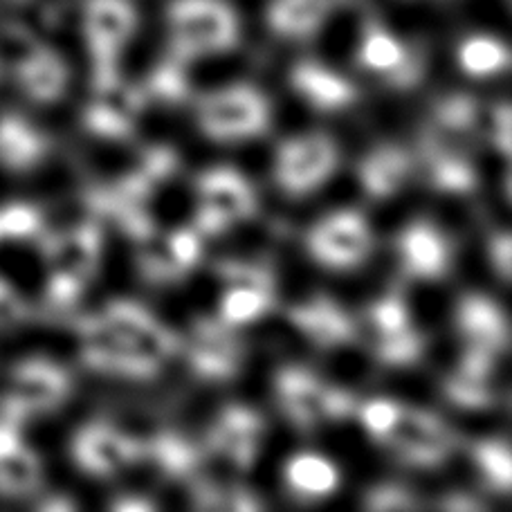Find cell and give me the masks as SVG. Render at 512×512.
<instances>
[{"label": "cell", "instance_id": "obj_5", "mask_svg": "<svg viewBox=\"0 0 512 512\" xmlns=\"http://www.w3.org/2000/svg\"><path fill=\"white\" fill-rule=\"evenodd\" d=\"M340 151L324 133H308L286 140L274 160V178L288 196L299 198L315 191L333 176Z\"/></svg>", "mask_w": 512, "mask_h": 512}, {"label": "cell", "instance_id": "obj_2", "mask_svg": "<svg viewBox=\"0 0 512 512\" xmlns=\"http://www.w3.org/2000/svg\"><path fill=\"white\" fill-rule=\"evenodd\" d=\"M137 30L131 0H86L84 34L93 61V88L102 90L117 79V59Z\"/></svg>", "mask_w": 512, "mask_h": 512}, {"label": "cell", "instance_id": "obj_20", "mask_svg": "<svg viewBox=\"0 0 512 512\" xmlns=\"http://www.w3.org/2000/svg\"><path fill=\"white\" fill-rule=\"evenodd\" d=\"M290 322L319 349L349 344L355 337V326L346 310L328 297H315L290 310Z\"/></svg>", "mask_w": 512, "mask_h": 512}, {"label": "cell", "instance_id": "obj_11", "mask_svg": "<svg viewBox=\"0 0 512 512\" xmlns=\"http://www.w3.org/2000/svg\"><path fill=\"white\" fill-rule=\"evenodd\" d=\"M358 61L364 70L376 72L398 88H411L423 77L425 63L414 50L380 25H369L360 41Z\"/></svg>", "mask_w": 512, "mask_h": 512}, {"label": "cell", "instance_id": "obj_14", "mask_svg": "<svg viewBox=\"0 0 512 512\" xmlns=\"http://www.w3.org/2000/svg\"><path fill=\"white\" fill-rule=\"evenodd\" d=\"M261 432L263 420L256 411L239 405L227 407L209 432V447L234 468L248 470L259 450Z\"/></svg>", "mask_w": 512, "mask_h": 512}, {"label": "cell", "instance_id": "obj_27", "mask_svg": "<svg viewBox=\"0 0 512 512\" xmlns=\"http://www.w3.org/2000/svg\"><path fill=\"white\" fill-rule=\"evenodd\" d=\"M144 459H151L164 477L169 479L194 477L200 465V454L196 447L176 432H162L153 436L144 445Z\"/></svg>", "mask_w": 512, "mask_h": 512}, {"label": "cell", "instance_id": "obj_9", "mask_svg": "<svg viewBox=\"0 0 512 512\" xmlns=\"http://www.w3.org/2000/svg\"><path fill=\"white\" fill-rule=\"evenodd\" d=\"M72 459L86 474L108 477L144 459V445L108 423H88L72 438Z\"/></svg>", "mask_w": 512, "mask_h": 512}, {"label": "cell", "instance_id": "obj_41", "mask_svg": "<svg viewBox=\"0 0 512 512\" xmlns=\"http://www.w3.org/2000/svg\"><path fill=\"white\" fill-rule=\"evenodd\" d=\"M221 277L227 281V286H243V288H256V290H268L272 292V277L268 270H263L261 265H248V263H223Z\"/></svg>", "mask_w": 512, "mask_h": 512}, {"label": "cell", "instance_id": "obj_38", "mask_svg": "<svg viewBox=\"0 0 512 512\" xmlns=\"http://www.w3.org/2000/svg\"><path fill=\"white\" fill-rule=\"evenodd\" d=\"M149 90L155 99H160V102H167V104L182 102L189 93L187 77L185 72H182V61L173 57L169 61H164L162 66L151 75Z\"/></svg>", "mask_w": 512, "mask_h": 512}, {"label": "cell", "instance_id": "obj_50", "mask_svg": "<svg viewBox=\"0 0 512 512\" xmlns=\"http://www.w3.org/2000/svg\"><path fill=\"white\" fill-rule=\"evenodd\" d=\"M12 3H27V0H12Z\"/></svg>", "mask_w": 512, "mask_h": 512}, {"label": "cell", "instance_id": "obj_32", "mask_svg": "<svg viewBox=\"0 0 512 512\" xmlns=\"http://www.w3.org/2000/svg\"><path fill=\"white\" fill-rule=\"evenodd\" d=\"M272 306V292L227 286L221 299V322L227 326H245L268 313Z\"/></svg>", "mask_w": 512, "mask_h": 512}, {"label": "cell", "instance_id": "obj_19", "mask_svg": "<svg viewBox=\"0 0 512 512\" xmlns=\"http://www.w3.org/2000/svg\"><path fill=\"white\" fill-rule=\"evenodd\" d=\"M456 324L474 349L499 355L508 346V322L497 301L486 295H468L456 308Z\"/></svg>", "mask_w": 512, "mask_h": 512}, {"label": "cell", "instance_id": "obj_29", "mask_svg": "<svg viewBox=\"0 0 512 512\" xmlns=\"http://www.w3.org/2000/svg\"><path fill=\"white\" fill-rule=\"evenodd\" d=\"M39 483L41 461L30 447L21 443L0 456V497H25L39 488Z\"/></svg>", "mask_w": 512, "mask_h": 512}, {"label": "cell", "instance_id": "obj_26", "mask_svg": "<svg viewBox=\"0 0 512 512\" xmlns=\"http://www.w3.org/2000/svg\"><path fill=\"white\" fill-rule=\"evenodd\" d=\"M286 486L299 499H324L340 486V470L333 461L315 452H299L290 456L283 470Z\"/></svg>", "mask_w": 512, "mask_h": 512}, {"label": "cell", "instance_id": "obj_7", "mask_svg": "<svg viewBox=\"0 0 512 512\" xmlns=\"http://www.w3.org/2000/svg\"><path fill=\"white\" fill-rule=\"evenodd\" d=\"M402 461L418 468H436L452 452V434L441 418L429 411L402 407L398 423L384 438Z\"/></svg>", "mask_w": 512, "mask_h": 512}, {"label": "cell", "instance_id": "obj_16", "mask_svg": "<svg viewBox=\"0 0 512 512\" xmlns=\"http://www.w3.org/2000/svg\"><path fill=\"white\" fill-rule=\"evenodd\" d=\"M200 207L212 209L230 225L256 212V196L248 180L232 167H214L196 180Z\"/></svg>", "mask_w": 512, "mask_h": 512}, {"label": "cell", "instance_id": "obj_17", "mask_svg": "<svg viewBox=\"0 0 512 512\" xmlns=\"http://www.w3.org/2000/svg\"><path fill=\"white\" fill-rule=\"evenodd\" d=\"M400 263L409 277L420 281H438L450 270V245L432 223H411L398 239Z\"/></svg>", "mask_w": 512, "mask_h": 512}, {"label": "cell", "instance_id": "obj_13", "mask_svg": "<svg viewBox=\"0 0 512 512\" xmlns=\"http://www.w3.org/2000/svg\"><path fill=\"white\" fill-rule=\"evenodd\" d=\"M144 104L146 95L142 90L128 86L117 77L113 84L95 90L93 104L86 108V128L106 140H124L133 133Z\"/></svg>", "mask_w": 512, "mask_h": 512}, {"label": "cell", "instance_id": "obj_22", "mask_svg": "<svg viewBox=\"0 0 512 512\" xmlns=\"http://www.w3.org/2000/svg\"><path fill=\"white\" fill-rule=\"evenodd\" d=\"M414 171L416 164L407 151L393 144H382L360 162L358 176L364 194L384 200L396 196Z\"/></svg>", "mask_w": 512, "mask_h": 512}, {"label": "cell", "instance_id": "obj_18", "mask_svg": "<svg viewBox=\"0 0 512 512\" xmlns=\"http://www.w3.org/2000/svg\"><path fill=\"white\" fill-rule=\"evenodd\" d=\"M497 369V355L483 349L470 346L468 353L463 355L450 378L445 382V393L454 405L465 409H486L495 400V389H492V378Z\"/></svg>", "mask_w": 512, "mask_h": 512}, {"label": "cell", "instance_id": "obj_51", "mask_svg": "<svg viewBox=\"0 0 512 512\" xmlns=\"http://www.w3.org/2000/svg\"><path fill=\"white\" fill-rule=\"evenodd\" d=\"M0 241H3V234H0Z\"/></svg>", "mask_w": 512, "mask_h": 512}, {"label": "cell", "instance_id": "obj_40", "mask_svg": "<svg viewBox=\"0 0 512 512\" xmlns=\"http://www.w3.org/2000/svg\"><path fill=\"white\" fill-rule=\"evenodd\" d=\"M164 245H167L169 259L173 263V268H176L178 277L187 274L200 259V239L194 230H189V227H182V230L164 236Z\"/></svg>", "mask_w": 512, "mask_h": 512}, {"label": "cell", "instance_id": "obj_42", "mask_svg": "<svg viewBox=\"0 0 512 512\" xmlns=\"http://www.w3.org/2000/svg\"><path fill=\"white\" fill-rule=\"evenodd\" d=\"M364 506L369 510H407L416 508V499L411 497V492L398 486H380L367 492V499H364Z\"/></svg>", "mask_w": 512, "mask_h": 512}, {"label": "cell", "instance_id": "obj_21", "mask_svg": "<svg viewBox=\"0 0 512 512\" xmlns=\"http://www.w3.org/2000/svg\"><path fill=\"white\" fill-rule=\"evenodd\" d=\"M290 84L317 111H342L358 97L349 79L315 61L297 63L290 72Z\"/></svg>", "mask_w": 512, "mask_h": 512}, {"label": "cell", "instance_id": "obj_47", "mask_svg": "<svg viewBox=\"0 0 512 512\" xmlns=\"http://www.w3.org/2000/svg\"><path fill=\"white\" fill-rule=\"evenodd\" d=\"M155 508L149 499H142V497H124V499H117L113 504V510H120V512H146Z\"/></svg>", "mask_w": 512, "mask_h": 512}, {"label": "cell", "instance_id": "obj_30", "mask_svg": "<svg viewBox=\"0 0 512 512\" xmlns=\"http://www.w3.org/2000/svg\"><path fill=\"white\" fill-rule=\"evenodd\" d=\"M510 54L504 41L495 36H470L459 48V66L470 77H492L508 68Z\"/></svg>", "mask_w": 512, "mask_h": 512}, {"label": "cell", "instance_id": "obj_39", "mask_svg": "<svg viewBox=\"0 0 512 512\" xmlns=\"http://www.w3.org/2000/svg\"><path fill=\"white\" fill-rule=\"evenodd\" d=\"M400 411L402 407L396 400L373 398L360 407V423L376 441L384 443V438L389 436L393 425L398 423Z\"/></svg>", "mask_w": 512, "mask_h": 512}, {"label": "cell", "instance_id": "obj_45", "mask_svg": "<svg viewBox=\"0 0 512 512\" xmlns=\"http://www.w3.org/2000/svg\"><path fill=\"white\" fill-rule=\"evenodd\" d=\"M490 135L497 149L508 155L510 153V108L508 104L497 106L490 117Z\"/></svg>", "mask_w": 512, "mask_h": 512}, {"label": "cell", "instance_id": "obj_49", "mask_svg": "<svg viewBox=\"0 0 512 512\" xmlns=\"http://www.w3.org/2000/svg\"><path fill=\"white\" fill-rule=\"evenodd\" d=\"M41 508L43 510H72L75 506H72L66 499H54V501H45Z\"/></svg>", "mask_w": 512, "mask_h": 512}, {"label": "cell", "instance_id": "obj_15", "mask_svg": "<svg viewBox=\"0 0 512 512\" xmlns=\"http://www.w3.org/2000/svg\"><path fill=\"white\" fill-rule=\"evenodd\" d=\"M102 232L95 223H84L63 234H50L43 241V254L52 272L88 281L99 263Z\"/></svg>", "mask_w": 512, "mask_h": 512}, {"label": "cell", "instance_id": "obj_35", "mask_svg": "<svg viewBox=\"0 0 512 512\" xmlns=\"http://www.w3.org/2000/svg\"><path fill=\"white\" fill-rule=\"evenodd\" d=\"M373 349L378 360L389 367H407L423 355V337L414 331V326L400 333L373 335Z\"/></svg>", "mask_w": 512, "mask_h": 512}, {"label": "cell", "instance_id": "obj_34", "mask_svg": "<svg viewBox=\"0 0 512 512\" xmlns=\"http://www.w3.org/2000/svg\"><path fill=\"white\" fill-rule=\"evenodd\" d=\"M474 461H477L483 477L501 495L510 490L512 479V465H510V450L504 441L499 438H486L477 447H474Z\"/></svg>", "mask_w": 512, "mask_h": 512}, {"label": "cell", "instance_id": "obj_25", "mask_svg": "<svg viewBox=\"0 0 512 512\" xmlns=\"http://www.w3.org/2000/svg\"><path fill=\"white\" fill-rule=\"evenodd\" d=\"M333 9V0H270L268 25L283 39H308L317 34Z\"/></svg>", "mask_w": 512, "mask_h": 512}, {"label": "cell", "instance_id": "obj_4", "mask_svg": "<svg viewBox=\"0 0 512 512\" xmlns=\"http://www.w3.org/2000/svg\"><path fill=\"white\" fill-rule=\"evenodd\" d=\"M198 126L218 142L248 140L268 131L270 104L252 86H232L200 99Z\"/></svg>", "mask_w": 512, "mask_h": 512}, {"label": "cell", "instance_id": "obj_1", "mask_svg": "<svg viewBox=\"0 0 512 512\" xmlns=\"http://www.w3.org/2000/svg\"><path fill=\"white\" fill-rule=\"evenodd\" d=\"M169 30L173 59L182 63L227 52L239 43V18L225 0H173Z\"/></svg>", "mask_w": 512, "mask_h": 512}, {"label": "cell", "instance_id": "obj_36", "mask_svg": "<svg viewBox=\"0 0 512 512\" xmlns=\"http://www.w3.org/2000/svg\"><path fill=\"white\" fill-rule=\"evenodd\" d=\"M41 212L27 203H9L0 209V234L3 239H30L41 232Z\"/></svg>", "mask_w": 512, "mask_h": 512}, {"label": "cell", "instance_id": "obj_37", "mask_svg": "<svg viewBox=\"0 0 512 512\" xmlns=\"http://www.w3.org/2000/svg\"><path fill=\"white\" fill-rule=\"evenodd\" d=\"M369 324H371V335H389V333L407 331V328H411L409 308L405 301L396 295L382 297L369 310Z\"/></svg>", "mask_w": 512, "mask_h": 512}, {"label": "cell", "instance_id": "obj_28", "mask_svg": "<svg viewBox=\"0 0 512 512\" xmlns=\"http://www.w3.org/2000/svg\"><path fill=\"white\" fill-rule=\"evenodd\" d=\"M79 337L81 346H84V362L93 371H104V373H115V364L124 344L120 337H117L111 326L104 322L102 315L86 317L79 322Z\"/></svg>", "mask_w": 512, "mask_h": 512}, {"label": "cell", "instance_id": "obj_44", "mask_svg": "<svg viewBox=\"0 0 512 512\" xmlns=\"http://www.w3.org/2000/svg\"><path fill=\"white\" fill-rule=\"evenodd\" d=\"M84 290V281L66 277V274H57L52 272L50 277V286H48V295L57 306H70L75 304L77 297Z\"/></svg>", "mask_w": 512, "mask_h": 512}, {"label": "cell", "instance_id": "obj_10", "mask_svg": "<svg viewBox=\"0 0 512 512\" xmlns=\"http://www.w3.org/2000/svg\"><path fill=\"white\" fill-rule=\"evenodd\" d=\"M187 358L200 378L221 382L236 376L243 360V346L232 326L214 319H198L189 337Z\"/></svg>", "mask_w": 512, "mask_h": 512}, {"label": "cell", "instance_id": "obj_23", "mask_svg": "<svg viewBox=\"0 0 512 512\" xmlns=\"http://www.w3.org/2000/svg\"><path fill=\"white\" fill-rule=\"evenodd\" d=\"M18 88L36 104H52L66 93L68 68L57 52L41 43L30 57L12 70Z\"/></svg>", "mask_w": 512, "mask_h": 512}, {"label": "cell", "instance_id": "obj_43", "mask_svg": "<svg viewBox=\"0 0 512 512\" xmlns=\"http://www.w3.org/2000/svg\"><path fill=\"white\" fill-rule=\"evenodd\" d=\"M25 317L27 306L23 297L5 279H0V326H14Z\"/></svg>", "mask_w": 512, "mask_h": 512}, {"label": "cell", "instance_id": "obj_48", "mask_svg": "<svg viewBox=\"0 0 512 512\" xmlns=\"http://www.w3.org/2000/svg\"><path fill=\"white\" fill-rule=\"evenodd\" d=\"M443 508H450V510H477L481 506L474 499H470L468 495H452L450 499L443 501Z\"/></svg>", "mask_w": 512, "mask_h": 512}, {"label": "cell", "instance_id": "obj_3", "mask_svg": "<svg viewBox=\"0 0 512 512\" xmlns=\"http://www.w3.org/2000/svg\"><path fill=\"white\" fill-rule=\"evenodd\" d=\"M277 400L292 425L317 427L324 420H340L353 411V396L335 384H326L304 367H286L274 378Z\"/></svg>", "mask_w": 512, "mask_h": 512}, {"label": "cell", "instance_id": "obj_31", "mask_svg": "<svg viewBox=\"0 0 512 512\" xmlns=\"http://www.w3.org/2000/svg\"><path fill=\"white\" fill-rule=\"evenodd\" d=\"M481 106L470 95H447L441 102H436L432 124L443 128V131L452 133L459 140H468L474 133L481 131Z\"/></svg>", "mask_w": 512, "mask_h": 512}, {"label": "cell", "instance_id": "obj_6", "mask_svg": "<svg viewBox=\"0 0 512 512\" xmlns=\"http://www.w3.org/2000/svg\"><path fill=\"white\" fill-rule=\"evenodd\" d=\"M306 248L326 268L349 270L367 259L373 236L358 212H337L310 227Z\"/></svg>", "mask_w": 512, "mask_h": 512}, {"label": "cell", "instance_id": "obj_12", "mask_svg": "<svg viewBox=\"0 0 512 512\" xmlns=\"http://www.w3.org/2000/svg\"><path fill=\"white\" fill-rule=\"evenodd\" d=\"M72 389V380L68 371L59 367L57 362L45 358H32L16 364L12 371V396L25 414H45V411L57 409L66 402Z\"/></svg>", "mask_w": 512, "mask_h": 512}, {"label": "cell", "instance_id": "obj_24", "mask_svg": "<svg viewBox=\"0 0 512 512\" xmlns=\"http://www.w3.org/2000/svg\"><path fill=\"white\" fill-rule=\"evenodd\" d=\"M48 151L43 133L16 113L0 115V167L23 173L41 164Z\"/></svg>", "mask_w": 512, "mask_h": 512}, {"label": "cell", "instance_id": "obj_8", "mask_svg": "<svg viewBox=\"0 0 512 512\" xmlns=\"http://www.w3.org/2000/svg\"><path fill=\"white\" fill-rule=\"evenodd\" d=\"M465 142L434 124L420 137V169L436 191L465 194L477 185V173L465 155Z\"/></svg>", "mask_w": 512, "mask_h": 512}, {"label": "cell", "instance_id": "obj_33", "mask_svg": "<svg viewBox=\"0 0 512 512\" xmlns=\"http://www.w3.org/2000/svg\"><path fill=\"white\" fill-rule=\"evenodd\" d=\"M104 322L111 326V331L120 337L122 342L131 344L142 333L149 331L153 326L155 317L140 304H133V301H111L104 308Z\"/></svg>", "mask_w": 512, "mask_h": 512}, {"label": "cell", "instance_id": "obj_46", "mask_svg": "<svg viewBox=\"0 0 512 512\" xmlns=\"http://www.w3.org/2000/svg\"><path fill=\"white\" fill-rule=\"evenodd\" d=\"M490 261L499 272L501 281L510 279V236L508 232L497 234L495 239L490 241Z\"/></svg>", "mask_w": 512, "mask_h": 512}]
</instances>
